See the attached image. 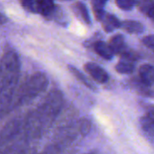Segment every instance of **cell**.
Instances as JSON below:
<instances>
[{"label": "cell", "mask_w": 154, "mask_h": 154, "mask_svg": "<svg viewBox=\"0 0 154 154\" xmlns=\"http://www.w3.org/2000/svg\"><path fill=\"white\" fill-rule=\"evenodd\" d=\"M135 57L130 52L125 51L121 55V59L116 66V70L120 74H130L134 70Z\"/></svg>", "instance_id": "2"}, {"label": "cell", "mask_w": 154, "mask_h": 154, "mask_svg": "<svg viewBox=\"0 0 154 154\" xmlns=\"http://www.w3.org/2000/svg\"><path fill=\"white\" fill-rule=\"evenodd\" d=\"M140 9L143 13H145L146 15L154 20V2L151 0L142 1L140 4Z\"/></svg>", "instance_id": "13"}, {"label": "cell", "mask_w": 154, "mask_h": 154, "mask_svg": "<svg viewBox=\"0 0 154 154\" xmlns=\"http://www.w3.org/2000/svg\"><path fill=\"white\" fill-rule=\"evenodd\" d=\"M94 49L95 51L105 60H112L115 55L110 45L102 41L96 42L94 44Z\"/></svg>", "instance_id": "8"}, {"label": "cell", "mask_w": 154, "mask_h": 154, "mask_svg": "<svg viewBox=\"0 0 154 154\" xmlns=\"http://www.w3.org/2000/svg\"><path fill=\"white\" fill-rule=\"evenodd\" d=\"M140 127L144 136L154 143V108L149 109L140 118Z\"/></svg>", "instance_id": "1"}, {"label": "cell", "mask_w": 154, "mask_h": 154, "mask_svg": "<svg viewBox=\"0 0 154 154\" xmlns=\"http://www.w3.org/2000/svg\"><path fill=\"white\" fill-rule=\"evenodd\" d=\"M101 22H102V26L106 32H112L116 29L122 26V23L119 21V19L111 14H105Z\"/></svg>", "instance_id": "7"}, {"label": "cell", "mask_w": 154, "mask_h": 154, "mask_svg": "<svg viewBox=\"0 0 154 154\" xmlns=\"http://www.w3.org/2000/svg\"><path fill=\"white\" fill-rule=\"evenodd\" d=\"M21 3L24 9H26L29 12L35 13L36 0H21Z\"/></svg>", "instance_id": "15"}, {"label": "cell", "mask_w": 154, "mask_h": 154, "mask_svg": "<svg viewBox=\"0 0 154 154\" xmlns=\"http://www.w3.org/2000/svg\"><path fill=\"white\" fill-rule=\"evenodd\" d=\"M69 71L71 72V74L79 80V81H80L84 86H86L87 88H88L89 89H91L92 91H95V92H97V88L81 72V71H79L77 68H75V67H73V66H71V65H69Z\"/></svg>", "instance_id": "10"}, {"label": "cell", "mask_w": 154, "mask_h": 154, "mask_svg": "<svg viewBox=\"0 0 154 154\" xmlns=\"http://www.w3.org/2000/svg\"><path fill=\"white\" fill-rule=\"evenodd\" d=\"M72 10L74 14L79 18L81 21H83L86 24H90L91 23V18L88 14V11L86 7V5L83 3L77 2L72 5Z\"/></svg>", "instance_id": "9"}, {"label": "cell", "mask_w": 154, "mask_h": 154, "mask_svg": "<svg viewBox=\"0 0 154 154\" xmlns=\"http://www.w3.org/2000/svg\"><path fill=\"white\" fill-rule=\"evenodd\" d=\"M139 76L142 83L151 86L154 84V67L150 64H144L141 66L139 69Z\"/></svg>", "instance_id": "5"}, {"label": "cell", "mask_w": 154, "mask_h": 154, "mask_svg": "<svg viewBox=\"0 0 154 154\" xmlns=\"http://www.w3.org/2000/svg\"><path fill=\"white\" fill-rule=\"evenodd\" d=\"M108 0H93L92 6L93 12L97 20L101 21L105 16V6Z\"/></svg>", "instance_id": "12"}, {"label": "cell", "mask_w": 154, "mask_h": 154, "mask_svg": "<svg viewBox=\"0 0 154 154\" xmlns=\"http://www.w3.org/2000/svg\"><path fill=\"white\" fill-rule=\"evenodd\" d=\"M55 9L56 5H54L53 0H36L35 13L46 17H50Z\"/></svg>", "instance_id": "4"}, {"label": "cell", "mask_w": 154, "mask_h": 154, "mask_svg": "<svg viewBox=\"0 0 154 154\" xmlns=\"http://www.w3.org/2000/svg\"><path fill=\"white\" fill-rule=\"evenodd\" d=\"M143 43L148 49H150L151 51H152L154 52V34L145 36V37L143 39Z\"/></svg>", "instance_id": "16"}, {"label": "cell", "mask_w": 154, "mask_h": 154, "mask_svg": "<svg viewBox=\"0 0 154 154\" xmlns=\"http://www.w3.org/2000/svg\"><path fill=\"white\" fill-rule=\"evenodd\" d=\"M122 26L127 32L133 33V34H140V33H143L144 31L143 25L138 21L126 20L123 23Z\"/></svg>", "instance_id": "11"}, {"label": "cell", "mask_w": 154, "mask_h": 154, "mask_svg": "<svg viewBox=\"0 0 154 154\" xmlns=\"http://www.w3.org/2000/svg\"><path fill=\"white\" fill-rule=\"evenodd\" d=\"M85 70L91 76V78L97 83L105 84L108 81L109 76L106 71L94 62H88L84 66Z\"/></svg>", "instance_id": "3"}, {"label": "cell", "mask_w": 154, "mask_h": 154, "mask_svg": "<svg viewBox=\"0 0 154 154\" xmlns=\"http://www.w3.org/2000/svg\"><path fill=\"white\" fill-rule=\"evenodd\" d=\"M117 6L123 10H131L136 4V0H116Z\"/></svg>", "instance_id": "14"}, {"label": "cell", "mask_w": 154, "mask_h": 154, "mask_svg": "<svg viewBox=\"0 0 154 154\" xmlns=\"http://www.w3.org/2000/svg\"><path fill=\"white\" fill-rule=\"evenodd\" d=\"M62 1H70V0H62Z\"/></svg>", "instance_id": "17"}, {"label": "cell", "mask_w": 154, "mask_h": 154, "mask_svg": "<svg viewBox=\"0 0 154 154\" xmlns=\"http://www.w3.org/2000/svg\"><path fill=\"white\" fill-rule=\"evenodd\" d=\"M115 54L122 55L124 52L126 51V45L125 42V38L121 34H116L110 39L108 43Z\"/></svg>", "instance_id": "6"}]
</instances>
